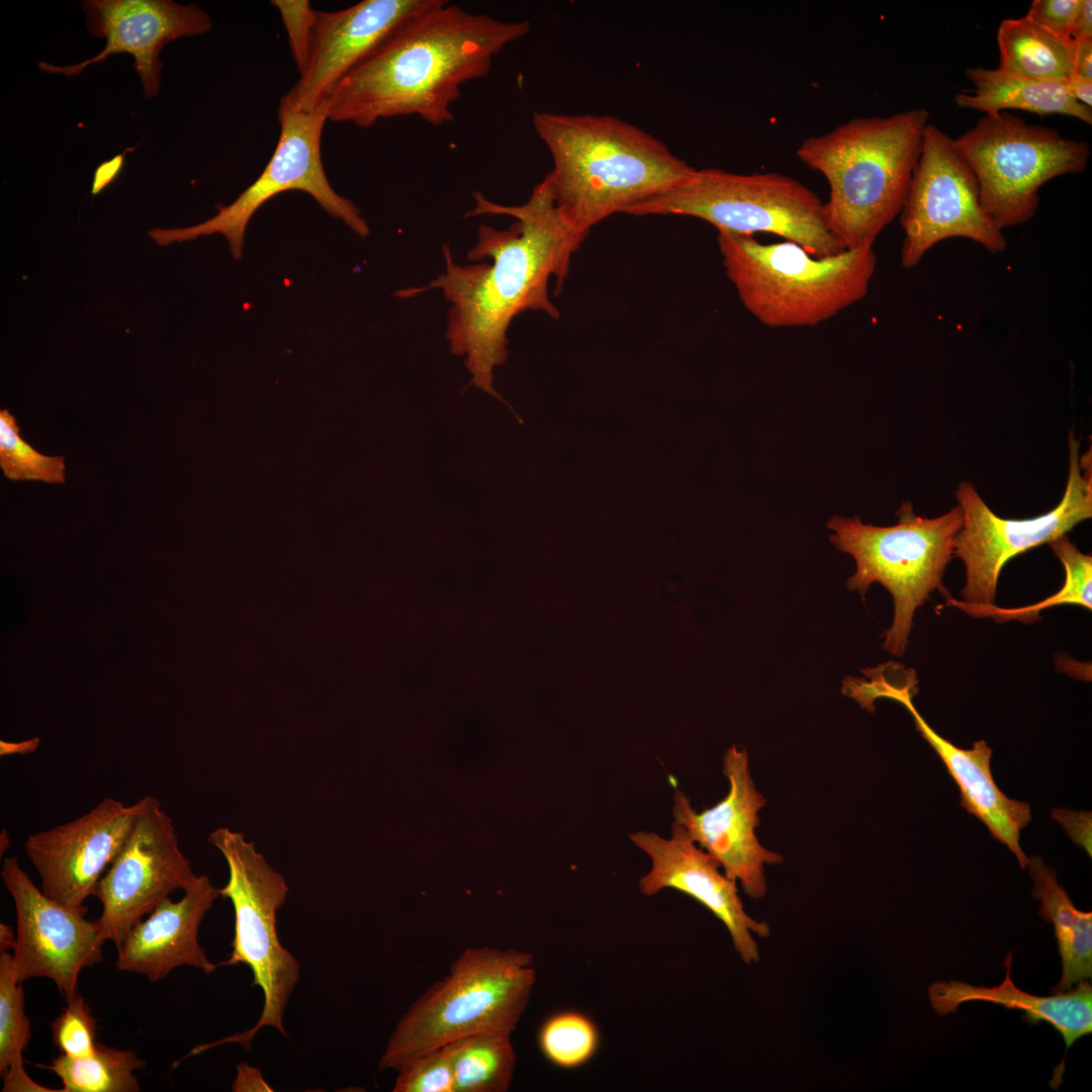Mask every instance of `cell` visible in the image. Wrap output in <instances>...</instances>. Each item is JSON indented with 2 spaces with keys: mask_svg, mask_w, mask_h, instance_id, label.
Wrapping results in <instances>:
<instances>
[{
  "mask_svg": "<svg viewBox=\"0 0 1092 1092\" xmlns=\"http://www.w3.org/2000/svg\"><path fill=\"white\" fill-rule=\"evenodd\" d=\"M467 216L510 215L516 221L506 230L482 224L477 242L468 251L470 261L490 258L491 263L459 265L443 247L445 271L427 285L401 290L413 297L438 289L449 302L445 339L450 352L465 358L471 383L507 403L493 387V370L509 357L507 337L512 321L527 310L542 311L558 320L559 310L548 293L551 278L555 293L563 286L570 259L585 235L558 208L548 178L535 186L529 199L507 206L473 193Z\"/></svg>",
  "mask_w": 1092,
  "mask_h": 1092,
  "instance_id": "cell-1",
  "label": "cell"
},
{
  "mask_svg": "<svg viewBox=\"0 0 1092 1092\" xmlns=\"http://www.w3.org/2000/svg\"><path fill=\"white\" fill-rule=\"evenodd\" d=\"M530 28L526 20L506 21L436 0L396 26L336 85L328 118L359 127L408 115L431 125L450 122L462 85L485 77L493 59Z\"/></svg>",
  "mask_w": 1092,
  "mask_h": 1092,
  "instance_id": "cell-2",
  "label": "cell"
},
{
  "mask_svg": "<svg viewBox=\"0 0 1092 1092\" xmlns=\"http://www.w3.org/2000/svg\"><path fill=\"white\" fill-rule=\"evenodd\" d=\"M533 125L553 160L546 177L555 202L585 236L695 171L661 141L615 116L535 112Z\"/></svg>",
  "mask_w": 1092,
  "mask_h": 1092,
  "instance_id": "cell-3",
  "label": "cell"
},
{
  "mask_svg": "<svg viewBox=\"0 0 1092 1092\" xmlns=\"http://www.w3.org/2000/svg\"><path fill=\"white\" fill-rule=\"evenodd\" d=\"M928 119L925 108L857 116L798 147V158L829 184L825 220L844 249L873 247L900 214Z\"/></svg>",
  "mask_w": 1092,
  "mask_h": 1092,
  "instance_id": "cell-4",
  "label": "cell"
},
{
  "mask_svg": "<svg viewBox=\"0 0 1092 1092\" xmlns=\"http://www.w3.org/2000/svg\"><path fill=\"white\" fill-rule=\"evenodd\" d=\"M729 281L747 311L771 328L815 327L861 300L877 266L873 247L816 257L790 241L718 232Z\"/></svg>",
  "mask_w": 1092,
  "mask_h": 1092,
  "instance_id": "cell-5",
  "label": "cell"
},
{
  "mask_svg": "<svg viewBox=\"0 0 1092 1092\" xmlns=\"http://www.w3.org/2000/svg\"><path fill=\"white\" fill-rule=\"evenodd\" d=\"M532 962V954L523 950H464L452 963L449 974L425 991L402 1015L387 1041L379 1069L396 1070L420 1054L465 1036L511 1035L527 1008L535 983Z\"/></svg>",
  "mask_w": 1092,
  "mask_h": 1092,
  "instance_id": "cell-6",
  "label": "cell"
},
{
  "mask_svg": "<svg viewBox=\"0 0 1092 1092\" xmlns=\"http://www.w3.org/2000/svg\"><path fill=\"white\" fill-rule=\"evenodd\" d=\"M898 523L889 527L863 524L857 517L834 516L827 527L834 531L830 541L850 554L856 570L847 579L849 590L862 597L879 582L892 595L894 618L884 632V649L903 656L913 626L915 611L937 590L951 597L943 584L947 564L954 556L956 537L963 525L958 505L936 518L915 515L911 502L897 511Z\"/></svg>",
  "mask_w": 1092,
  "mask_h": 1092,
  "instance_id": "cell-7",
  "label": "cell"
},
{
  "mask_svg": "<svg viewBox=\"0 0 1092 1092\" xmlns=\"http://www.w3.org/2000/svg\"><path fill=\"white\" fill-rule=\"evenodd\" d=\"M625 213L700 218L718 232L753 236L767 233L803 247L816 257L845 249L830 233L824 202L807 186L777 172L740 174L707 168Z\"/></svg>",
  "mask_w": 1092,
  "mask_h": 1092,
  "instance_id": "cell-8",
  "label": "cell"
},
{
  "mask_svg": "<svg viewBox=\"0 0 1092 1092\" xmlns=\"http://www.w3.org/2000/svg\"><path fill=\"white\" fill-rule=\"evenodd\" d=\"M208 840L228 863L229 881L219 893L231 900L235 912L232 952L218 967L248 966L253 973L252 986L260 987L263 992L264 1005L252 1028L196 1045L190 1056L235 1042L250 1050L253 1037L266 1026L287 1036L283 1014L300 972L298 961L282 946L276 931V912L284 904L289 890L282 875L242 832L218 827L209 834Z\"/></svg>",
  "mask_w": 1092,
  "mask_h": 1092,
  "instance_id": "cell-9",
  "label": "cell"
},
{
  "mask_svg": "<svg viewBox=\"0 0 1092 1092\" xmlns=\"http://www.w3.org/2000/svg\"><path fill=\"white\" fill-rule=\"evenodd\" d=\"M953 143L976 176L984 211L1001 231L1031 219L1040 187L1084 172L1091 154L1086 142L1008 112L984 114Z\"/></svg>",
  "mask_w": 1092,
  "mask_h": 1092,
  "instance_id": "cell-10",
  "label": "cell"
},
{
  "mask_svg": "<svg viewBox=\"0 0 1092 1092\" xmlns=\"http://www.w3.org/2000/svg\"><path fill=\"white\" fill-rule=\"evenodd\" d=\"M956 496L963 510V525L956 537L954 556L966 569L964 606L995 604L1004 565L1016 555L1067 535L1092 517V453L1080 454V441L1069 432V474L1064 495L1052 511L1023 520L997 516L970 481L958 485Z\"/></svg>",
  "mask_w": 1092,
  "mask_h": 1092,
  "instance_id": "cell-11",
  "label": "cell"
},
{
  "mask_svg": "<svg viewBox=\"0 0 1092 1092\" xmlns=\"http://www.w3.org/2000/svg\"><path fill=\"white\" fill-rule=\"evenodd\" d=\"M280 135L275 151L260 176L231 204L201 223L184 228L154 229L149 236L160 246L221 234L234 258L240 259L246 228L267 200L289 190L310 194L333 217L343 220L359 237L370 229L360 209L331 186L322 162L321 141L328 118L327 104L314 111L278 109Z\"/></svg>",
  "mask_w": 1092,
  "mask_h": 1092,
  "instance_id": "cell-12",
  "label": "cell"
},
{
  "mask_svg": "<svg viewBox=\"0 0 1092 1092\" xmlns=\"http://www.w3.org/2000/svg\"><path fill=\"white\" fill-rule=\"evenodd\" d=\"M900 221L904 231L900 262L919 264L937 243L965 238L990 253L1007 248L1002 231L984 211L975 174L958 152L953 139L927 124L913 170Z\"/></svg>",
  "mask_w": 1092,
  "mask_h": 1092,
  "instance_id": "cell-13",
  "label": "cell"
},
{
  "mask_svg": "<svg viewBox=\"0 0 1092 1092\" xmlns=\"http://www.w3.org/2000/svg\"><path fill=\"white\" fill-rule=\"evenodd\" d=\"M139 801L133 826L94 893L102 905L99 931L116 948L145 916L197 877L159 800L148 795Z\"/></svg>",
  "mask_w": 1092,
  "mask_h": 1092,
  "instance_id": "cell-14",
  "label": "cell"
},
{
  "mask_svg": "<svg viewBox=\"0 0 1092 1092\" xmlns=\"http://www.w3.org/2000/svg\"><path fill=\"white\" fill-rule=\"evenodd\" d=\"M3 884L16 912V944L13 949L18 982L48 978L66 1000L78 994L83 969L103 959L102 937L87 909L68 907L46 895L19 866L15 856L5 857Z\"/></svg>",
  "mask_w": 1092,
  "mask_h": 1092,
  "instance_id": "cell-15",
  "label": "cell"
},
{
  "mask_svg": "<svg viewBox=\"0 0 1092 1092\" xmlns=\"http://www.w3.org/2000/svg\"><path fill=\"white\" fill-rule=\"evenodd\" d=\"M723 774L729 781L727 796L714 807L696 812L690 798L675 790L673 822L680 824L701 848L719 863L726 877L739 883L747 896L761 899L767 891L765 864H777L783 856L764 848L756 838L758 811L766 800L750 777L747 752L736 746L726 750Z\"/></svg>",
  "mask_w": 1092,
  "mask_h": 1092,
  "instance_id": "cell-16",
  "label": "cell"
},
{
  "mask_svg": "<svg viewBox=\"0 0 1092 1092\" xmlns=\"http://www.w3.org/2000/svg\"><path fill=\"white\" fill-rule=\"evenodd\" d=\"M140 801L125 805L105 798L83 816L33 833L24 850L37 871L42 892L74 909H87L98 882L125 842Z\"/></svg>",
  "mask_w": 1092,
  "mask_h": 1092,
  "instance_id": "cell-17",
  "label": "cell"
},
{
  "mask_svg": "<svg viewBox=\"0 0 1092 1092\" xmlns=\"http://www.w3.org/2000/svg\"><path fill=\"white\" fill-rule=\"evenodd\" d=\"M81 6L89 32L105 39L103 50L78 64L57 66L39 62L38 68L46 73L74 77L113 54L127 53L133 57V69L140 76L147 99L160 91V53L163 47L180 37L200 35L212 27L209 15L193 3L183 5L171 0H85Z\"/></svg>",
  "mask_w": 1092,
  "mask_h": 1092,
  "instance_id": "cell-18",
  "label": "cell"
},
{
  "mask_svg": "<svg viewBox=\"0 0 1092 1092\" xmlns=\"http://www.w3.org/2000/svg\"><path fill=\"white\" fill-rule=\"evenodd\" d=\"M629 837L651 860L650 871L639 880L643 895L673 889L692 897L723 923L744 964L760 960L756 937H768L769 925L745 911L737 883L720 871L718 861L698 846L680 824L672 823L669 838L647 831Z\"/></svg>",
  "mask_w": 1092,
  "mask_h": 1092,
  "instance_id": "cell-19",
  "label": "cell"
},
{
  "mask_svg": "<svg viewBox=\"0 0 1092 1092\" xmlns=\"http://www.w3.org/2000/svg\"><path fill=\"white\" fill-rule=\"evenodd\" d=\"M436 0H363L348 8L315 11L305 69L279 108L314 111L336 85L401 22Z\"/></svg>",
  "mask_w": 1092,
  "mask_h": 1092,
  "instance_id": "cell-20",
  "label": "cell"
},
{
  "mask_svg": "<svg viewBox=\"0 0 1092 1092\" xmlns=\"http://www.w3.org/2000/svg\"><path fill=\"white\" fill-rule=\"evenodd\" d=\"M220 896L207 876H197L179 901H162L141 920L117 947L116 968L157 982L182 966L213 973L211 963L199 945L200 923Z\"/></svg>",
  "mask_w": 1092,
  "mask_h": 1092,
  "instance_id": "cell-21",
  "label": "cell"
},
{
  "mask_svg": "<svg viewBox=\"0 0 1092 1092\" xmlns=\"http://www.w3.org/2000/svg\"><path fill=\"white\" fill-rule=\"evenodd\" d=\"M913 716L916 729L936 751L960 788L961 805L989 829L991 835L1008 846L1021 868L1028 858L1019 844L1020 831L1031 820L1030 806L1008 798L1000 791L991 772L992 749L983 739L971 749H963L936 733L912 703L899 701Z\"/></svg>",
  "mask_w": 1092,
  "mask_h": 1092,
  "instance_id": "cell-22",
  "label": "cell"
},
{
  "mask_svg": "<svg viewBox=\"0 0 1092 1092\" xmlns=\"http://www.w3.org/2000/svg\"><path fill=\"white\" fill-rule=\"evenodd\" d=\"M1012 952L1005 958L1006 975L996 987L974 986L962 981L932 983L928 996L938 1015L956 1012L958 1007L970 1001H984L1003 1005L1024 1012L1023 1020L1029 1024L1046 1021L1063 1036L1066 1051L1081 1036L1092 1031V985L1083 980L1068 992L1052 996H1036L1017 988L1011 977Z\"/></svg>",
  "mask_w": 1092,
  "mask_h": 1092,
  "instance_id": "cell-23",
  "label": "cell"
},
{
  "mask_svg": "<svg viewBox=\"0 0 1092 1092\" xmlns=\"http://www.w3.org/2000/svg\"><path fill=\"white\" fill-rule=\"evenodd\" d=\"M966 77L974 86L971 93L954 96L958 107L984 114L1008 109L1039 114H1061L1092 124V109L1077 102L1068 92L1066 82L1031 79L996 69L968 68Z\"/></svg>",
  "mask_w": 1092,
  "mask_h": 1092,
  "instance_id": "cell-24",
  "label": "cell"
},
{
  "mask_svg": "<svg viewBox=\"0 0 1092 1092\" xmlns=\"http://www.w3.org/2000/svg\"><path fill=\"white\" fill-rule=\"evenodd\" d=\"M1027 867L1034 882L1032 895L1040 902L1038 914L1053 922L1062 959V978L1052 993H1063L1092 977V913L1074 906L1041 857L1028 858Z\"/></svg>",
  "mask_w": 1092,
  "mask_h": 1092,
  "instance_id": "cell-25",
  "label": "cell"
},
{
  "mask_svg": "<svg viewBox=\"0 0 1092 1092\" xmlns=\"http://www.w3.org/2000/svg\"><path fill=\"white\" fill-rule=\"evenodd\" d=\"M999 69L1019 76L1067 82L1074 75L1075 40L1059 36L1025 16L1001 21Z\"/></svg>",
  "mask_w": 1092,
  "mask_h": 1092,
  "instance_id": "cell-26",
  "label": "cell"
},
{
  "mask_svg": "<svg viewBox=\"0 0 1092 1092\" xmlns=\"http://www.w3.org/2000/svg\"><path fill=\"white\" fill-rule=\"evenodd\" d=\"M444 1045L452 1063L454 1092H504L509 1089L516 1067L511 1035L479 1033Z\"/></svg>",
  "mask_w": 1092,
  "mask_h": 1092,
  "instance_id": "cell-27",
  "label": "cell"
},
{
  "mask_svg": "<svg viewBox=\"0 0 1092 1092\" xmlns=\"http://www.w3.org/2000/svg\"><path fill=\"white\" fill-rule=\"evenodd\" d=\"M1054 554L1065 568L1063 586L1049 598L1033 605L1002 608L995 604L988 606H964L952 597L946 599L945 606L956 607L975 618H992L998 623L1019 621L1032 624L1040 620L1041 611L1053 606L1071 604L1092 609V556L1081 552L1068 535L1061 536L1049 543Z\"/></svg>",
  "mask_w": 1092,
  "mask_h": 1092,
  "instance_id": "cell-28",
  "label": "cell"
},
{
  "mask_svg": "<svg viewBox=\"0 0 1092 1092\" xmlns=\"http://www.w3.org/2000/svg\"><path fill=\"white\" fill-rule=\"evenodd\" d=\"M146 1063L135 1052L97 1042L93 1055L72 1058L61 1054L50 1065H37L56 1074L62 1092H138L141 1085L134 1072Z\"/></svg>",
  "mask_w": 1092,
  "mask_h": 1092,
  "instance_id": "cell-29",
  "label": "cell"
},
{
  "mask_svg": "<svg viewBox=\"0 0 1092 1092\" xmlns=\"http://www.w3.org/2000/svg\"><path fill=\"white\" fill-rule=\"evenodd\" d=\"M31 1038L30 1023L24 1011L22 983L15 976L13 954L0 951V1076L20 1081L25 1072L22 1053Z\"/></svg>",
  "mask_w": 1092,
  "mask_h": 1092,
  "instance_id": "cell-30",
  "label": "cell"
},
{
  "mask_svg": "<svg viewBox=\"0 0 1092 1092\" xmlns=\"http://www.w3.org/2000/svg\"><path fill=\"white\" fill-rule=\"evenodd\" d=\"M538 1042L544 1057L562 1069H575L588 1063L600 1049L597 1023L578 1011H562L542 1024Z\"/></svg>",
  "mask_w": 1092,
  "mask_h": 1092,
  "instance_id": "cell-31",
  "label": "cell"
},
{
  "mask_svg": "<svg viewBox=\"0 0 1092 1092\" xmlns=\"http://www.w3.org/2000/svg\"><path fill=\"white\" fill-rule=\"evenodd\" d=\"M0 467L12 480H36L63 484L66 465L63 456H48L34 450L20 435L8 410L0 411Z\"/></svg>",
  "mask_w": 1092,
  "mask_h": 1092,
  "instance_id": "cell-32",
  "label": "cell"
},
{
  "mask_svg": "<svg viewBox=\"0 0 1092 1092\" xmlns=\"http://www.w3.org/2000/svg\"><path fill=\"white\" fill-rule=\"evenodd\" d=\"M862 672L866 678L846 677L842 692L870 711L874 710L873 704L877 698H889L899 702L918 692L915 670L905 669L898 662H888L875 668L863 669Z\"/></svg>",
  "mask_w": 1092,
  "mask_h": 1092,
  "instance_id": "cell-33",
  "label": "cell"
},
{
  "mask_svg": "<svg viewBox=\"0 0 1092 1092\" xmlns=\"http://www.w3.org/2000/svg\"><path fill=\"white\" fill-rule=\"evenodd\" d=\"M396 1071L394 1092H454L453 1068L445 1045L405 1061Z\"/></svg>",
  "mask_w": 1092,
  "mask_h": 1092,
  "instance_id": "cell-34",
  "label": "cell"
},
{
  "mask_svg": "<svg viewBox=\"0 0 1092 1092\" xmlns=\"http://www.w3.org/2000/svg\"><path fill=\"white\" fill-rule=\"evenodd\" d=\"M96 1020L85 999L77 994L67 1000V1007L52 1022L54 1044L61 1054L86 1058L96 1049Z\"/></svg>",
  "mask_w": 1092,
  "mask_h": 1092,
  "instance_id": "cell-35",
  "label": "cell"
},
{
  "mask_svg": "<svg viewBox=\"0 0 1092 1092\" xmlns=\"http://www.w3.org/2000/svg\"><path fill=\"white\" fill-rule=\"evenodd\" d=\"M282 17L288 42L299 74L305 69L315 21V11L307 0H273Z\"/></svg>",
  "mask_w": 1092,
  "mask_h": 1092,
  "instance_id": "cell-36",
  "label": "cell"
},
{
  "mask_svg": "<svg viewBox=\"0 0 1092 1092\" xmlns=\"http://www.w3.org/2000/svg\"><path fill=\"white\" fill-rule=\"evenodd\" d=\"M1080 0H1033L1025 15L1053 33L1071 38L1072 25Z\"/></svg>",
  "mask_w": 1092,
  "mask_h": 1092,
  "instance_id": "cell-37",
  "label": "cell"
},
{
  "mask_svg": "<svg viewBox=\"0 0 1092 1092\" xmlns=\"http://www.w3.org/2000/svg\"><path fill=\"white\" fill-rule=\"evenodd\" d=\"M1053 817L1065 827L1071 839L1091 855V813L1055 809Z\"/></svg>",
  "mask_w": 1092,
  "mask_h": 1092,
  "instance_id": "cell-38",
  "label": "cell"
},
{
  "mask_svg": "<svg viewBox=\"0 0 1092 1092\" xmlns=\"http://www.w3.org/2000/svg\"><path fill=\"white\" fill-rule=\"evenodd\" d=\"M232 1090L235 1092L273 1091L263 1078L261 1071L247 1063L237 1065V1077L232 1085Z\"/></svg>",
  "mask_w": 1092,
  "mask_h": 1092,
  "instance_id": "cell-39",
  "label": "cell"
},
{
  "mask_svg": "<svg viewBox=\"0 0 1092 1092\" xmlns=\"http://www.w3.org/2000/svg\"><path fill=\"white\" fill-rule=\"evenodd\" d=\"M123 165V155L115 156L112 160L102 163L95 171L91 193L101 192L118 175Z\"/></svg>",
  "mask_w": 1092,
  "mask_h": 1092,
  "instance_id": "cell-40",
  "label": "cell"
},
{
  "mask_svg": "<svg viewBox=\"0 0 1092 1092\" xmlns=\"http://www.w3.org/2000/svg\"><path fill=\"white\" fill-rule=\"evenodd\" d=\"M1074 74L1092 79V37L1075 40Z\"/></svg>",
  "mask_w": 1092,
  "mask_h": 1092,
  "instance_id": "cell-41",
  "label": "cell"
},
{
  "mask_svg": "<svg viewBox=\"0 0 1092 1092\" xmlns=\"http://www.w3.org/2000/svg\"><path fill=\"white\" fill-rule=\"evenodd\" d=\"M1087 37H1092V1L1080 0L1071 29V38L1076 40Z\"/></svg>",
  "mask_w": 1092,
  "mask_h": 1092,
  "instance_id": "cell-42",
  "label": "cell"
},
{
  "mask_svg": "<svg viewBox=\"0 0 1092 1092\" xmlns=\"http://www.w3.org/2000/svg\"><path fill=\"white\" fill-rule=\"evenodd\" d=\"M1066 87L1077 102L1092 109V79L1074 74L1066 82Z\"/></svg>",
  "mask_w": 1092,
  "mask_h": 1092,
  "instance_id": "cell-43",
  "label": "cell"
},
{
  "mask_svg": "<svg viewBox=\"0 0 1092 1092\" xmlns=\"http://www.w3.org/2000/svg\"><path fill=\"white\" fill-rule=\"evenodd\" d=\"M39 742H40V740H39L38 737H33L31 739L23 740V741H20V742H9V741L1 740L0 741V755L1 756H7V755H12V754L25 755V754L34 752L37 749V747L39 745Z\"/></svg>",
  "mask_w": 1092,
  "mask_h": 1092,
  "instance_id": "cell-44",
  "label": "cell"
},
{
  "mask_svg": "<svg viewBox=\"0 0 1092 1092\" xmlns=\"http://www.w3.org/2000/svg\"><path fill=\"white\" fill-rule=\"evenodd\" d=\"M16 944V935L13 933L12 928L5 924H0V951H9L14 949Z\"/></svg>",
  "mask_w": 1092,
  "mask_h": 1092,
  "instance_id": "cell-45",
  "label": "cell"
}]
</instances>
